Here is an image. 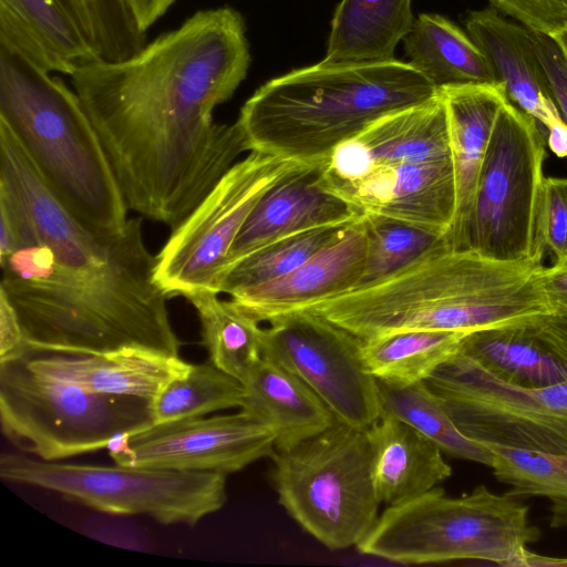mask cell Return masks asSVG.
I'll list each match as a JSON object with an SVG mask.
<instances>
[{
    "mask_svg": "<svg viewBox=\"0 0 567 567\" xmlns=\"http://www.w3.org/2000/svg\"><path fill=\"white\" fill-rule=\"evenodd\" d=\"M249 64L244 18L224 6L196 11L127 58H99L70 75L130 209L174 230L249 152L237 121L213 116Z\"/></svg>",
    "mask_w": 567,
    "mask_h": 567,
    "instance_id": "obj_1",
    "label": "cell"
},
{
    "mask_svg": "<svg viewBox=\"0 0 567 567\" xmlns=\"http://www.w3.org/2000/svg\"><path fill=\"white\" fill-rule=\"evenodd\" d=\"M17 204L22 218L0 204V225L13 243L0 258V292L29 348L65 354L137 348L179 357L143 217L128 218L120 231L96 233L42 179L24 184Z\"/></svg>",
    "mask_w": 567,
    "mask_h": 567,
    "instance_id": "obj_2",
    "label": "cell"
},
{
    "mask_svg": "<svg viewBox=\"0 0 567 567\" xmlns=\"http://www.w3.org/2000/svg\"><path fill=\"white\" fill-rule=\"evenodd\" d=\"M543 259L501 261L441 239L380 280L303 310L360 339L403 330L536 326L556 316L538 277Z\"/></svg>",
    "mask_w": 567,
    "mask_h": 567,
    "instance_id": "obj_3",
    "label": "cell"
},
{
    "mask_svg": "<svg viewBox=\"0 0 567 567\" xmlns=\"http://www.w3.org/2000/svg\"><path fill=\"white\" fill-rule=\"evenodd\" d=\"M437 94L409 62L322 60L262 84L241 106L237 123L249 152L319 165L379 118Z\"/></svg>",
    "mask_w": 567,
    "mask_h": 567,
    "instance_id": "obj_4",
    "label": "cell"
},
{
    "mask_svg": "<svg viewBox=\"0 0 567 567\" xmlns=\"http://www.w3.org/2000/svg\"><path fill=\"white\" fill-rule=\"evenodd\" d=\"M0 120L40 175L85 226L120 231L127 204L78 94L60 78L0 47Z\"/></svg>",
    "mask_w": 567,
    "mask_h": 567,
    "instance_id": "obj_5",
    "label": "cell"
},
{
    "mask_svg": "<svg viewBox=\"0 0 567 567\" xmlns=\"http://www.w3.org/2000/svg\"><path fill=\"white\" fill-rule=\"evenodd\" d=\"M529 507L508 492L484 485L460 497L442 487L388 506L357 549L403 565L483 560L519 567L539 529L528 519Z\"/></svg>",
    "mask_w": 567,
    "mask_h": 567,
    "instance_id": "obj_6",
    "label": "cell"
},
{
    "mask_svg": "<svg viewBox=\"0 0 567 567\" xmlns=\"http://www.w3.org/2000/svg\"><path fill=\"white\" fill-rule=\"evenodd\" d=\"M0 423L20 451L60 461L107 449L154 423L152 401L86 391L29 367L24 352L0 361Z\"/></svg>",
    "mask_w": 567,
    "mask_h": 567,
    "instance_id": "obj_7",
    "label": "cell"
},
{
    "mask_svg": "<svg viewBox=\"0 0 567 567\" xmlns=\"http://www.w3.org/2000/svg\"><path fill=\"white\" fill-rule=\"evenodd\" d=\"M272 460L279 504L328 549L357 547L377 523L367 430L337 421Z\"/></svg>",
    "mask_w": 567,
    "mask_h": 567,
    "instance_id": "obj_8",
    "label": "cell"
},
{
    "mask_svg": "<svg viewBox=\"0 0 567 567\" xmlns=\"http://www.w3.org/2000/svg\"><path fill=\"white\" fill-rule=\"evenodd\" d=\"M0 477L53 491L95 511L146 515L164 525L193 527L227 499V475L215 472L78 464L2 453Z\"/></svg>",
    "mask_w": 567,
    "mask_h": 567,
    "instance_id": "obj_9",
    "label": "cell"
},
{
    "mask_svg": "<svg viewBox=\"0 0 567 567\" xmlns=\"http://www.w3.org/2000/svg\"><path fill=\"white\" fill-rule=\"evenodd\" d=\"M546 133L508 100L481 168L464 249L501 261L543 259L537 215Z\"/></svg>",
    "mask_w": 567,
    "mask_h": 567,
    "instance_id": "obj_10",
    "label": "cell"
},
{
    "mask_svg": "<svg viewBox=\"0 0 567 567\" xmlns=\"http://www.w3.org/2000/svg\"><path fill=\"white\" fill-rule=\"evenodd\" d=\"M307 165L257 151L237 161L156 255V280L167 296L219 295L228 252L255 205Z\"/></svg>",
    "mask_w": 567,
    "mask_h": 567,
    "instance_id": "obj_11",
    "label": "cell"
},
{
    "mask_svg": "<svg viewBox=\"0 0 567 567\" xmlns=\"http://www.w3.org/2000/svg\"><path fill=\"white\" fill-rule=\"evenodd\" d=\"M425 382L467 437L567 453V381L542 388L509 383L458 351Z\"/></svg>",
    "mask_w": 567,
    "mask_h": 567,
    "instance_id": "obj_12",
    "label": "cell"
},
{
    "mask_svg": "<svg viewBox=\"0 0 567 567\" xmlns=\"http://www.w3.org/2000/svg\"><path fill=\"white\" fill-rule=\"evenodd\" d=\"M262 328V358L303 380L338 421L368 429L380 415L375 379L365 370L361 339L310 310Z\"/></svg>",
    "mask_w": 567,
    "mask_h": 567,
    "instance_id": "obj_13",
    "label": "cell"
},
{
    "mask_svg": "<svg viewBox=\"0 0 567 567\" xmlns=\"http://www.w3.org/2000/svg\"><path fill=\"white\" fill-rule=\"evenodd\" d=\"M107 450L118 465L225 475L276 453L272 432L241 410L153 423L115 439Z\"/></svg>",
    "mask_w": 567,
    "mask_h": 567,
    "instance_id": "obj_14",
    "label": "cell"
},
{
    "mask_svg": "<svg viewBox=\"0 0 567 567\" xmlns=\"http://www.w3.org/2000/svg\"><path fill=\"white\" fill-rule=\"evenodd\" d=\"M324 188L361 216L398 219L444 239L453 226L456 190L452 158L378 165Z\"/></svg>",
    "mask_w": 567,
    "mask_h": 567,
    "instance_id": "obj_15",
    "label": "cell"
},
{
    "mask_svg": "<svg viewBox=\"0 0 567 567\" xmlns=\"http://www.w3.org/2000/svg\"><path fill=\"white\" fill-rule=\"evenodd\" d=\"M452 158L442 94L388 114L341 143L320 166L322 186L352 179L365 169L400 162Z\"/></svg>",
    "mask_w": 567,
    "mask_h": 567,
    "instance_id": "obj_16",
    "label": "cell"
},
{
    "mask_svg": "<svg viewBox=\"0 0 567 567\" xmlns=\"http://www.w3.org/2000/svg\"><path fill=\"white\" fill-rule=\"evenodd\" d=\"M365 256L362 217L290 274L239 291L230 296V300L258 322H270L359 287Z\"/></svg>",
    "mask_w": 567,
    "mask_h": 567,
    "instance_id": "obj_17",
    "label": "cell"
},
{
    "mask_svg": "<svg viewBox=\"0 0 567 567\" xmlns=\"http://www.w3.org/2000/svg\"><path fill=\"white\" fill-rule=\"evenodd\" d=\"M0 47L69 76L101 58L97 34L72 0H0Z\"/></svg>",
    "mask_w": 567,
    "mask_h": 567,
    "instance_id": "obj_18",
    "label": "cell"
},
{
    "mask_svg": "<svg viewBox=\"0 0 567 567\" xmlns=\"http://www.w3.org/2000/svg\"><path fill=\"white\" fill-rule=\"evenodd\" d=\"M320 166L300 168L261 196L230 247L227 269L284 237L324 226L347 225L363 217L322 186Z\"/></svg>",
    "mask_w": 567,
    "mask_h": 567,
    "instance_id": "obj_19",
    "label": "cell"
},
{
    "mask_svg": "<svg viewBox=\"0 0 567 567\" xmlns=\"http://www.w3.org/2000/svg\"><path fill=\"white\" fill-rule=\"evenodd\" d=\"M465 24L511 103L534 118L546 135L567 125L551 96L532 30L495 9L471 12Z\"/></svg>",
    "mask_w": 567,
    "mask_h": 567,
    "instance_id": "obj_20",
    "label": "cell"
},
{
    "mask_svg": "<svg viewBox=\"0 0 567 567\" xmlns=\"http://www.w3.org/2000/svg\"><path fill=\"white\" fill-rule=\"evenodd\" d=\"M33 370L86 391L153 401L173 380L187 374L190 363L179 357L126 348L101 354H65L28 347Z\"/></svg>",
    "mask_w": 567,
    "mask_h": 567,
    "instance_id": "obj_21",
    "label": "cell"
},
{
    "mask_svg": "<svg viewBox=\"0 0 567 567\" xmlns=\"http://www.w3.org/2000/svg\"><path fill=\"white\" fill-rule=\"evenodd\" d=\"M449 124L456 209L444 239L464 249L466 230L481 168L498 114L508 100L501 84H466L440 89Z\"/></svg>",
    "mask_w": 567,
    "mask_h": 567,
    "instance_id": "obj_22",
    "label": "cell"
},
{
    "mask_svg": "<svg viewBox=\"0 0 567 567\" xmlns=\"http://www.w3.org/2000/svg\"><path fill=\"white\" fill-rule=\"evenodd\" d=\"M372 477L381 503L396 505L439 486L452 475L443 452L405 421L386 412L368 427Z\"/></svg>",
    "mask_w": 567,
    "mask_h": 567,
    "instance_id": "obj_23",
    "label": "cell"
},
{
    "mask_svg": "<svg viewBox=\"0 0 567 567\" xmlns=\"http://www.w3.org/2000/svg\"><path fill=\"white\" fill-rule=\"evenodd\" d=\"M241 411L267 426L277 452L287 451L338 420L298 375L262 358L243 383Z\"/></svg>",
    "mask_w": 567,
    "mask_h": 567,
    "instance_id": "obj_24",
    "label": "cell"
},
{
    "mask_svg": "<svg viewBox=\"0 0 567 567\" xmlns=\"http://www.w3.org/2000/svg\"><path fill=\"white\" fill-rule=\"evenodd\" d=\"M412 0H341L331 22L323 60L337 63L394 59L400 41L412 29Z\"/></svg>",
    "mask_w": 567,
    "mask_h": 567,
    "instance_id": "obj_25",
    "label": "cell"
},
{
    "mask_svg": "<svg viewBox=\"0 0 567 567\" xmlns=\"http://www.w3.org/2000/svg\"><path fill=\"white\" fill-rule=\"evenodd\" d=\"M409 63L436 89L498 84L482 50L449 19L420 14L403 39Z\"/></svg>",
    "mask_w": 567,
    "mask_h": 567,
    "instance_id": "obj_26",
    "label": "cell"
},
{
    "mask_svg": "<svg viewBox=\"0 0 567 567\" xmlns=\"http://www.w3.org/2000/svg\"><path fill=\"white\" fill-rule=\"evenodd\" d=\"M534 326L502 327L466 333L460 352L509 383L542 388L567 381V363L535 334Z\"/></svg>",
    "mask_w": 567,
    "mask_h": 567,
    "instance_id": "obj_27",
    "label": "cell"
},
{
    "mask_svg": "<svg viewBox=\"0 0 567 567\" xmlns=\"http://www.w3.org/2000/svg\"><path fill=\"white\" fill-rule=\"evenodd\" d=\"M466 332L403 330L361 339L365 370L377 380L392 384L425 381L445 360L460 350Z\"/></svg>",
    "mask_w": 567,
    "mask_h": 567,
    "instance_id": "obj_28",
    "label": "cell"
},
{
    "mask_svg": "<svg viewBox=\"0 0 567 567\" xmlns=\"http://www.w3.org/2000/svg\"><path fill=\"white\" fill-rule=\"evenodd\" d=\"M187 300L197 311L209 361L245 383L262 359L260 322L215 292H202Z\"/></svg>",
    "mask_w": 567,
    "mask_h": 567,
    "instance_id": "obj_29",
    "label": "cell"
},
{
    "mask_svg": "<svg viewBox=\"0 0 567 567\" xmlns=\"http://www.w3.org/2000/svg\"><path fill=\"white\" fill-rule=\"evenodd\" d=\"M381 412L390 413L420 431L443 453L475 463L492 465L487 446L464 435L455 425L427 383L392 384L377 380Z\"/></svg>",
    "mask_w": 567,
    "mask_h": 567,
    "instance_id": "obj_30",
    "label": "cell"
},
{
    "mask_svg": "<svg viewBox=\"0 0 567 567\" xmlns=\"http://www.w3.org/2000/svg\"><path fill=\"white\" fill-rule=\"evenodd\" d=\"M351 224L297 233L259 248L227 269L219 285V293L233 296L290 274L338 239Z\"/></svg>",
    "mask_w": 567,
    "mask_h": 567,
    "instance_id": "obj_31",
    "label": "cell"
},
{
    "mask_svg": "<svg viewBox=\"0 0 567 567\" xmlns=\"http://www.w3.org/2000/svg\"><path fill=\"white\" fill-rule=\"evenodd\" d=\"M244 386L209 360L190 364L186 375L169 382L152 401L154 423L204 416L217 411L240 408Z\"/></svg>",
    "mask_w": 567,
    "mask_h": 567,
    "instance_id": "obj_32",
    "label": "cell"
},
{
    "mask_svg": "<svg viewBox=\"0 0 567 567\" xmlns=\"http://www.w3.org/2000/svg\"><path fill=\"white\" fill-rule=\"evenodd\" d=\"M493 454L494 476L513 496H543L567 501V453L484 444Z\"/></svg>",
    "mask_w": 567,
    "mask_h": 567,
    "instance_id": "obj_33",
    "label": "cell"
},
{
    "mask_svg": "<svg viewBox=\"0 0 567 567\" xmlns=\"http://www.w3.org/2000/svg\"><path fill=\"white\" fill-rule=\"evenodd\" d=\"M363 224L367 256L360 286L390 276L444 239L420 227L383 216H363Z\"/></svg>",
    "mask_w": 567,
    "mask_h": 567,
    "instance_id": "obj_34",
    "label": "cell"
},
{
    "mask_svg": "<svg viewBox=\"0 0 567 567\" xmlns=\"http://www.w3.org/2000/svg\"><path fill=\"white\" fill-rule=\"evenodd\" d=\"M539 247L554 261L567 257V178L545 177L537 215Z\"/></svg>",
    "mask_w": 567,
    "mask_h": 567,
    "instance_id": "obj_35",
    "label": "cell"
},
{
    "mask_svg": "<svg viewBox=\"0 0 567 567\" xmlns=\"http://www.w3.org/2000/svg\"><path fill=\"white\" fill-rule=\"evenodd\" d=\"M495 10L532 31L555 34L567 24V0H489Z\"/></svg>",
    "mask_w": 567,
    "mask_h": 567,
    "instance_id": "obj_36",
    "label": "cell"
},
{
    "mask_svg": "<svg viewBox=\"0 0 567 567\" xmlns=\"http://www.w3.org/2000/svg\"><path fill=\"white\" fill-rule=\"evenodd\" d=\"M551 96L567 123V58L553 35L532 31Z\"/></svg>",
    "mask_w": 567,
    "mask_h": 567,
    "instance_id": "obj_37",
    "label": "cell"
},
{
    "mask_svg": "<svg viewBox=\"0 0 567 567\" xmlns=\"http://www.w3.org/2000/svg\"><path fill=\"white\" fill-rule=\"evenodd\" d=\"M27 342L17 312L0 292V361L22 354Z\"/></svg>",
    "mask_w": 567,
    "mask_h": 567,
    "instance_id": "obj_38",
    "label": "cell"
},
{
    "mask_svg": "<svg viewBox=\"0 0 567 567\" xmlns=\"http://www.w3.org/2000/svg\"><path fill=\"white\" fill-rule=\"evenodd\" d=\"M537 277L553 306L557 317L567 318V257L543 266Z\"/></svg>",
    "mask_w": 567,
    "mask_h": 567,
    "instance_id": "obj_39",
    "label": "cell"
},
{
    "mask_svg": "<svg viewBox=\"0 0 567 567\" xmlns=\"http://www.w3.org/2000/svg\"><path fill=\"white\" fill-rule=\"evenodd\" d=\"M534 327L537 338L567 363V318L548 317Z\"/></svg>",
    "mask_w": 567,
    "mask_h": 567,
    "instance_id": "obj_40",
    "label": "cell"
},
{
    "mask_svg": "<svg viewBox=\"0 0 567 567\" xmlns=\"http://www.w3.org/2000/svg\"><path fill=\"white\" fill-rule=\"evenodd\" d=\"M549 524L555 528L567 527V501H553Z\"/></svg>",
    "mask_w": 567,
    "mask_h": 567,
    "instance_id": "obj_41",
    "label": "cell"
},
{
    "mask_svg": "<svg viewBox=\"0 0 567 567\" xmlns=\"http://www.w3.org/2000/svg\"><path fill=\"white\" fill-rule=\"evenodd\" d=\"M554 39L560 47L561 51L564 52L565 56L567 58V24L560 29L558 32L553 34Z\"/></svg>",
    "mask_w": 567,
    "mask_h": 567,
    "instance_id": "obj_42",
    "label": "cell"
},
{
    "mask_svg": "<svg viewBox=\"0 0 567 567\" xmlns=\"http://www.w3.org/2000/svg\"><path fill=\"white\" fill-rule=\"evenodd\" d=\"M559 567H567V558H559Z\"/></svg>",
    "mask_w": 567,
    "mask_h": 567,
    "instance_id": "obj_43",
    "label": "cell"
},
{
    "mask_svg": "<svg viewBox=\"0 0 567 567\" xmlns=\"http://www.w3.org/2000/svg\"><path fill=\"white\" fill-rule=\"evenodd\" d=\"M94 1L97 2V3H101V4H106V3L115 2L117 0H94Z\"/></svg>",
    "mask_w": 567,
    "mask_h": 567,
    "instance_id": "obj_44",
    "label": "cell"
}]
</instances>
